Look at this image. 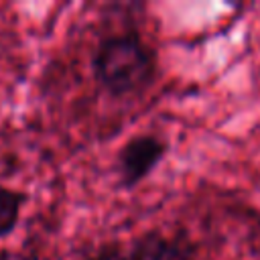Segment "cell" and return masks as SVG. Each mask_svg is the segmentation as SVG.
<instances>
[{
    "label": "cell",
    "mask_w": 260,
    "mask_h": 260,
    "mask_svg": "<svg viewBox=\"0 0 260 260\" xmlns=\"http://www.w3.org/2000/svg\"><path fill=\"white\" fill-rule=\"evenodd\" d=\"M91 75L112 98L138 95L154 83L158 57L138 32L108 35L93 49Z\"/></svg>",
    "instance_id": "cell-1"
},
{
    "label": "cell",
    "mask_w": 260,
    "mask_h": 260,
    "mask_svg": "<svg viewBox=\"0 0 260 260\" xmlns=\"http://www.w3.org/2000/svg\"><path fill=\"white\" fill-rule=\"evenodd\" d=\"M169 142L152 132L136 134L128 138L116 156V171L122 189L138 187L167 156Z\"/></svg>",
    "instance_id": "cell-2"
},
{
    "label": "cell",
    "mask_w": 260,
    "mask_h": 260,
    "mask_svg": "<svg viewBox=\"0 0 260 260\" xmlns=\"http://www.w3.org/2000/svg\"><path fill=\"white\" fill-rule=\"evenodd\" d=\"M114 260H201L195 248L187 242L169 238L160 232L142 234L126 254Z\"/></svg>",
    "instance_id": "cell-3"
},
{
    "label": "cell",
    "mask_w": 260,
    "mask_h": 260,
    "mask_svg": "<svg viewBox=\"0 0 260 260\" xmlns=\"http://www.w3.org/2000/svg\"><path fill=\"white\" fill-rule=\"evenodd\" d=\"M24 203H26V193L0 185V240L8 238L16 230Z\"/></svg>",
    "instance_id": "cell-4"
}]
</instances>
